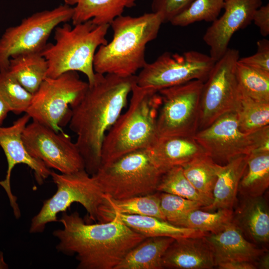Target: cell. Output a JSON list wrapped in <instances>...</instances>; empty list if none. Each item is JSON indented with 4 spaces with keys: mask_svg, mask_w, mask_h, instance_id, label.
Segmentation results:
<instances>
[{
    "mask_svg": "<svg viewBox=\"0 0 269 269\" xmlns=\"http://www.w3.org/2000/svg\"><path fill=\"white\" fill-rule=\"evenodd\" d=\"M136 83V75L121 77L96 73L83 97L71 108L69 128L76 135L75 143L90 175L101 165L104 137L122 113Z\"/></svg>",
    "mask_w": 269,
    "mask_h": 269,
    "instance_id": "cell-1",
    "label": "cell"
},
{
    "mask_svg": "<svg viewBox=\"0 0 269 269\" xmlns=\"http://www.w3.org/2000/svg\"><path fill=\"white\" fill-rule=\"evenodd\" d=\"M63 228L53 231L56 249L75 255L78 269H115L127 253L145 237L126 225L117 214L108 222L89 224L77 212H63Z\"/></svg>",
    "mask_w": 269,
    "mask_h": 269,
    "instance_id": "cell-2",
    "label": "cell"
},
{
    "mask_svg": "<svg viewBox=\"0 0 269 269\" xmlns=\"http://www.w3.org/2000/svg\"><path fill=\"white\" fill-rule=\"evenodd\" d=\"M163 19L159 13H145L138 16L121 15L110 24L112 40L101 45L93 61L95 73L121 77L135 75L147 63V44L155 39Z\"/></svg>",
    "mask_w": 269,
    "mask_h": 269,
    "instance_id": "cell-3",
    "label": "cell"
},
{
    "mask_svg": "<svg viewBox=\"0 0 269 269\" xmlns=\"http://www.w3.org/2000/svg\"><path fill=\"white\" fill-rule=\"evenodd\" d=\"M131 94L127 110L104 137L100 165L131 152L149 149L158 138L157 118L161 103L158 92L140 87L135 83Z\"/></svg>",
    "mask_w": 269,
    "mask_h": 269,
    "instance_id": "cell-4",
    "label": "cell"
},
{
    "mask_svg": "<svg viewBox=\"0 0 269 269\" xmlns=\"http://www.w3.org/2000/svg\"><path fill=\"white\" fill-rule=\"evenodd\" d=\"M110 24L97 25L91 20L74 25L66 22L54 29V43H47L41 54L48 63L46 77L69 71L80 72L91 84L95 78L93 61L96 50L108 43Z\"/></svg>",
    "mask_w": 269,
    "mask_h": 269,
    "instance_id": "cell-5",
    "label": "cell"
},
{
    "mask_svg": "<svg viewBox=\"0 0 269 269\" xmlns=\"http://www.w3.org/2000/svg\"><path fill=\"white\" fill-rule=\"evenodd\" d=\"M50 176L56 186V191L43 201L38 213L32 218L30 233H42L48 223L59 221L57 215L66 212L74 203L82 205L91 219L99 221L107 200L93 175L83 169L69 174L51 170Z\"/></svg>",
    "mask_w": 269,
    "mask_h": 269,
    "instance_id": "cell-6",
    "label": "cell"
},
{
    "mask_svg": "<svg viewBox=\"0 0 269 269\" xmlns=\"http://www.w3.org/2000/svg\"><path fill=\"white\" fill-rule=\"evenodd\" d=\"M162 174L143 149L100 165L92 175L104 194L120 200L157 192Z\"/></svg>",
    "mask_w": 269,
    "mask_h": 269,
    "instance_id": "cell-7",
    "label": "cell"
},
{
    "mask_svg": "<svg viewBox=\"0 0 269 269\" xmlns=\"http://www.w3.org/2000/svg\"><path fill=\"white\" fill-rule=\"evenodd\" d=\"M88 82L82 80L76 71H69L55 78L46 77L33 94L25 112L32 121L56 132L69 123L71 108L83 97Z\"/></svg>",
    "mask_w": 269,
    "mask_h": 269,
    "instance_id": "cell-8",
    "label": "cell"
},
{
    "mask_svg": "<svg viewBox=\"0 0 269 269\" xmlns=\"http://www.w3.org/2000/svg\"><path fill=\"white\" fill-rule=\"evenodd\" d=\"M193 137L219 164L260 148H269V126L254 132H244L235 111L221 116Z\"/></svg>",
    "mask_w": 269,
    "mask_h": 269,
    "instance_id": "cell-9",
    "label": "cell"
},
{
    "mask_svg": "<svg viewBox=\"0 0 269 269\" xmlns=\"http://www.w3.org/2000/svg\"><path fill=\"white\" fill-rule=\"evenodd\" d=\"M73 7L64 4L32 14L7 28L0 38V72L8 70L9 59L19 54L41 52L55 28L71 20Z\"/></svg>",
    "mask_w": 269,
    "mask_h": 269,
    "instance_id": "cell-10",
    "label": "cell"
},
{
    "mask_svg": "<svg viewBox=\"0 0 269 269\" xmlns=\"http://www.w3.org/2000/svg\"><path fill=\"white\" fill-rule=\"evenodd\" d=\"M215 62L210 55L195 50L165 52L145 64L136 75V84L159 92L194 80L205 82Z\"/></svg>",
    "mask_w": 269,
    "mask_h": 269,
    "instance_id": "cell-11",
    "label": "cell"
},
{
    "mask_svg": "<svg viewBox=\"0 0 269 269\" xmlns=\"http://www.w3.org/2000/svg\"><path fill=\"white\" fill-rule=\"evenodd\" d=\"M204 82L194 80L160 90L157 118L159 137H193L198 131L200 100Z\"/></svg>",
    "mask_w": 269,
    "mask_h": 269,
    "instance_id": "cell-12",
    "label": "cell"
},
{
    "mask_svg": "<svg viewBox=\"0 0 269 269\" xmlns=\"http://www.w3.org/2000/svg\"><path fill=\"white\" fill-rule=\"evenodd\" d=\"M239 58V50L229 48L223 56L216 61L204 82L198 131L209 127L224 114L235 111L240 94L236 75Z\"/></svg>",
    "mask_w": 269,
    "mask_h": 269,
    "instance_id": "cell-13",
    "label": "cell"
},
{
    "mask_svg": "<svg viewBox=\"0 0 269 269\" xmlns=\"http://www.w3.org/2000/svg\"><path fill=\"white\" fill-rule=\"evenodd\" d=\"M22 139L30 154L49 169L63 174L85 169L83 158L75 142L64 132H56L32 121L24 128Z\"/></svg>",
    "mask_w": 269,
    "mask_h": 269,
    "instance_id": "cell-14",
    "label": "cell"
},
{
    "mask_svg": "<svg viewBox=\"0 0 269 269\" xmlns=\"http://www.w3.org/2000/svg\"><path fill=\"white\" fill-rule=\"evenodd\" d=\"M30 118L26 113L9 127H0V146L7 162V169L4 180L0 181L9 200L14 215L16 219L20 216V211L16 202V197L12 193L10 177L12 169L18 164L28 166L34 172L37 183L41 185L50 174L51 170L40 160L32 157L27 151L22 139L23 131Z\"/></svg>",
    "mask_w": 269,
    "mask_h": 269,
    "instance_id": "cell-15",
    "label": "cell"
},
{
    "mask_svg": "<svg viewBox=\"0 0 269 269\" xmlns=\"http://www.w3.org/2000/svg\"><path fill=\"white\" fill-rule=\"evenodd\" d=\"M262 4V0H225L224 12L212 22L203 39L215 61L225 54L233 34L252 22L253 14Z\"/></svg>",
    "mask_w": 269,
    "mask_h": 269,
    "instance_id": "cell-16",
    "label": "cell"
},
{
    "mask_svg": "<svg viewBox=\"0 0 269 269\" xmlns=\"http://www.w3.org/2000/svg\"><path fill=\"white\" fill-rule=\"evenodd\" d=\"M205 236L174 239L162 258V268L210 269L216 267L213 250Z\"/></svg>",
    "mask_w": 269,
    "mask_h": 269,
    "instance_id": "cell-17",
    "label": "cell"
},
{
    "mask_svg": "<svg viewBox=\"0 0 269 269\" xmlns=\"http://www.w3.org/2000/svg\"><path fill=\"white\" fill-rule=\"evenodd\" d=\"M205 237L213 250L216 266L219 263L232 261L256 264L265 253L264 249L248 241L233 221L220 231L209 233Z\"/></svg>",
    "mask_w": 269,
    "mask_h": 269,
    "instance_id": "cell-18",
    "label": "cell"
},
{
    "mask_svg": "<svg viewBox=\"0 0 269 269\" xmlns=\"http://www.w3.org/2000/svg\"><path fill=\"white\" fill-rule=\"evenodd\" d=\"M148 151L152 161L163 173L207 154L193 137L182 136L159 137Z\"/></svg>",
    "mask_w": 269,
    "mask_h": 269,
    "instance_id": "cell-19",
    "label": "cell"
},
{
    "mask_svg": "<svg viewBox=\"0 0 269 269\" xmlns=\"http://www.w3.org/2000/svg\"><path fill=\"white\" fill-rule=\"evenodd\" d=\"M232 221L243 233L258 244H267L269 241V211L263 196L244 197Z\"/></svg>",
    "mask_w": 269,
    "mask_h": 269,
    "instance_id": "cell-20",
    "label": "cell"
},
{
    "mask_svg": "<svg viewBox=\"0 0 269 269\" xmlns=\"http://www.w3.org/2000/svg\"><path fill=\"white\" fill-rule=\"evenodd\" d=\"M248 155L239 156L221 165L213 190V201L200 209L208 211L220 209L232 210L240 180L247 167Z\"/></svg>",
    "mask_w": 269,
    "mask_h": 269,
    "instance_id": "cell-21",
    "label": "cell"
},
{
    "mask_svg": "<svg viewBox=\"0 0 269 269\" xmlns=\"http://www.w3.org/2000/svg\"><path fill=\"white\" fill-rule=\"evenodd\" d=\"M64 4L73 7V25L89 20L97 25L110 24L123 14L126 8L136 5L137 0H63Z\"/></svg>",
    "mask_w": 269,
    "mask_h": 269,
    "instance_id": "cell-22",
    "label": "cell"
},
{
    "mask_svg": "<svg viewBox=\"0 0 269 269\" xmlns=\"http://www.w3.org/2000/svg\"><path fill=\"white\" fill-rule=\"evenodd\" d=\"M174 239L146 237L132 248L115 269H161L162 258Z\"/></svg>",
    "mask_w": 269,
    "mask_h": 269,
    "instance_id": "cell-23",
    "label": "cell"
},
{
    "mask_svg": "<svg viewBox=\"0 0 269 269\" xmlns=\"http://www.w3.org/2000/svg\"><path fill=\"white\" fill-rule=\"evenodd\" d=\"M115 214L126 225L145 238L168 237L177 239L204 236L209 234L195 229L177 226L166 220L152 216Z\"/></svg>",
    "mask_w": 269,
    "mask_h": 269,
    "instance_id": "cell-24",
    "label": "cell"
},
{
    "mask_svg": "<svg viewBox=\"0 0 269 269\" xmlns=\"http://www.w3.org/2000/svg\"><path fill=\"white\" fill-rule=\"evenodd\" d=\"M105 196L107 203L102 211L101 222L111 220L116 213L149 216L166 220L160 208L158 192L120 200Z\"/></svg>",
    "mask_w": 269,
    "mask_h": 269,
    "instance_id": "cell-25",
    "label": "cell"
},
{
    "mask_svg": "<svg viewBox=\"0 0 269 269\" xmlns=\"http://www.w3.org/2000/svg\"><path fill=\"white\" fill-rule=\"evenodd\" d=\"M247 168L238 192L244 197L263 196L269 186V149L260 148L248 154Z\"/></svg>",
    "mask_w": 269,
    "mask_h": 269,
    "instance_id": "cell-26",
    "label": "cell"
},
{
    "mask_svg": "<svg viewBox=\"0 0 269 269\" xmlns=\"http://www.w3.org/2000/svg\"><path fill=\"white\" fill-rule=\"evenodd\" d=\"M48 67L40 52H30L11 57L8 71L26 90L34 94L46 78Z\"/></svg>",
    "mask_w": 269,
    "mask_h": 269,
    "instance_id": "cell-27",
    "label": "cell"
},
{
    "mask_svg": "<svg viewBox=\"0 0 269 269\" xmlns=\"http://www.w3.org/2000/svg\"><path fill=\"white\" fill-rule=\"evenodd\" d=\"M221 166L206 154L194 158L182 167L185 176L196 190L213 201V190Z\"/></svg>",
    "mask_w": 269,
    "mask_h": 269,
    "instance_id": "cell-28",
    "label": "cell"
},
{
    "mask_svg": "<svg viewBox=\"0 0 269 269\" xmlns=\"http://www.w3.org/2000/svg\"><path fill=\"white\" fill-rule=\"evenodd\" d=\"M233 217V211L231 209H220L208 211L200 208L186 213L171 224L203 232L214 233L232 221Z\"/></svg>",
    "mask_w": 269,
    "mask_h": 269,
    "instance_id": "cell-29",
    "label": "cell"
},
{
    "mask_svg": "<svg viewBox=\"0 0 269 269\" xmlns=\"http://www.w3.org/2000/svg\"><path fill=\"white\" fill-rule=\"evenodd\" d=\"M240 93L235 112L241 130L251 133L269 126V103L260 102Z\"/></svg>",
    "mask_w": 269,
    "mask_h": 269,
    "instance_id": "cell-30",
    "label": "cell"
},
{
    "mask_svg": "<svg viewBox=\"0 0 269 269\" xmlns=\"http://www.w3.org/2000/svg\"><path fill=\"white\" fill-rule=\"evenodd\" d=\"M236 75L240 92L259 101L269 103V72L237 62Z\"/></svg>",
    "mask_w": 269,
    "mask_h": 269,
    "instance_id": "cell-31",
    "label": "cell"
},
{
    "mask_svg": "<svg viewBox=\"0 0 269 269\" xmlns=\"http://www.w3.org/2000/svg\"><path fill=\"white\" fill-rule=\"evenodd\" d=\"M156 191L196 201L204 206L210 205L212 202L196 190L185 176L181 166L173 167L162 174Z\"/></svg>",
    "mask_w": 269,
    "mask_h": 269,
    "instance_id": "cell-32",
    "label": "cell"
},
{
    "mask_svg": "<svg viewBox=\"0 0 269 269\" xmlns=\"http://www.w3.org/2000/svg\"><path fill=\"white\" fill-rule=\"evenodd\" d=\"M225 0H194L183 11L169 22L176 26L184 27L205 21L212 22L224 8Z\"/></svg>",
    "mask_w": 269,
    "mask_h": 269,
    "instance_id": "cell-33",
    "label": "cell"
},
{
    "mask_svg": "<svg viewBox=\"0 0 269 269\" xmlns=\"http://www.w3.org/2000/svg\"><path fill=\"white\" fill-rule=\"evenodd\" d=\"M0 96L10 112L19 115L26 112L33 94L26 90L8 71L0 72Z\"/></svg>",
    "mask_w": 269,
    "mask_h": 269,
    "instance_id": "cell-34",
    "label": "cell"
},
{
    "mask_svg": "<svg viewBox=\"0 0 269 269\" xmlns=\"http://www.w3.org/2000/svg\"><path fill=\"white\" fill-rule=\"evenodd\" d=\"M158 192L161 211L165 220L170 223L186 213L204 206L196 201L170 193Z\"/></svg>",
    "mask_w": 269,
    "mask_h": 269,
    "instance_id": "cell-35",
    "label": "cell"
},
{
    "mask_svg": "<svg viewBox=\"0 0 269 269\" xmlns=\"http://www.w3.org/2000/svg\"><path fill=\"white\" fill-rule=\"evenodd\" d=\"M194 0H152V12L159 13L164 22H169L186 9Z\"/></svg>",
    "mask_w": 269,
    "mask_h": 269,
    "instance_id": "cell-36",
    "label": "cell"
},
{
    "mask_svg": "<svg viewBox=\"0 0 269 269\" xmlns=\"http://www.w3.org/2000/svg\"><path fill=\"white\" fill-rule=\"evenodd\" d=\"M238 61L251 67L269 72V41L264 38L257 42L256 53L240 58Z\"/></svg>",
    "mask_w": 269,
    "mask_h": 269,
    "instance_id": "cell-37",
    "label": "cell"
},
{
    "mask_svg": "<svg viewBox=\"0 0 269 269\" xmlns=\"http://www.w3.org/2000/svg\"><path fill=\"white\" fill-rule=\"evenodd\" d=\"M252 21L259 28L264 37L269 34V4L261 5L255 11Z\"/></svg>",
    "mask_w": 269,
    "mask_h": 269,
    "instance_id": "cell-38",
    "label": "cell"
},
{
    "mask_svg": "<svg viewBox=\"0 0 269 269\" xmlns=\"http://www.w3.org/2000/svg\"><path fill=\"white\" fill-rule=\"evenodd\" d=\"M220 269H256V264L245 261H232L221 263L217 266Z\"/></svg>",
    "mask_w": 269,
    "mask_h": 269,
    "instance_id": "cell-39",
    "label": "cell"
},
{
    "mask_svg": "<svg viewBox=\"0 0 269 269\" xmlns=\"http://www.w3.org/2000/svg\"><path fill=\"white\" fill-rule=\"evenodd\" d=\"M9 112L10 111L8 105L0 96V127Z\"/></svg>",
    "mask_w": 269,
    "mask_h": 269,
    "instance_id": "cell-40",
    "label": "cell"
},
{
    "mask_svg": "<svg viewBox=\"0 0 269 269\" xmlns=\"http://www.w3.org/2000/svg\"><path fill=\"white\" fill-rule=\"evenodd\" d=\"M257 269H269V255L265 252L260 256L256 262Z\"/></svg>",
    "mask_w": 269,
    "mask_h": 269,
    "instance_id": "cell-41",
    "label": "cell"
},
{
    "mask_svg": "<svg viewBox=\"0 0 269 269\" xmlns=\"http://www.w3.org/2000/svg\"><path fill=\"white\" fill-rule=\"evenodd\" d=\"M8 268V266L4 260L3 253L0 251V269H6Z\"/></svg>",
    "mask_w": 269,
    "mask_h": 269,
    "instance_id": "cell-42",
    "label": "cell"
}]
</instances>
